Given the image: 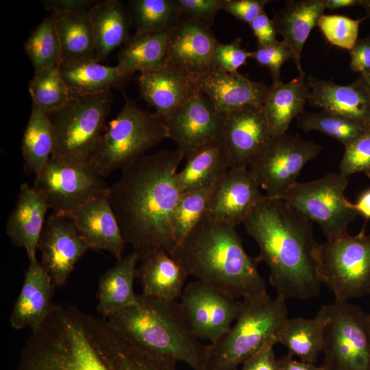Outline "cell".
Here are the masks:
<instances>
[{"mask_svg": "<svg viewBox=\"0 0 370 370\" xmlns=\"http://www.w3.org/2000/svg\"><path fill=\"white\" fill-rule=\"evenodd\" d=\"M323 367L325 370H370L368 314L348 301L327 304Z\"/></svg>", "mask_w": 370, "mask_h": 370, "instance_id": "cell-11", "label": "cell"}, {"mask_svg": "<svg viewBox=\"0 0 370 370\" xmlns=\"http://www.w3.org/2000/svg\"><path fill=\"white\" fill-rule=\"evenodd\" d=\"M349 180L339 172H330L309 182H295L275 197L317 223L327 241L347 234L358 214L345 196Z\"/></svg>", "mask_w": 370, "mask_h": 370, "instance_id": "cell-10", "label": "cell"}, {"mask_svg": "<svg viewBox=\"0 0 370 370\" xmlns=\"http://www.w3.org/2000/svg\"><path fill=\"white\" fill-rule=\"evenodd\" d=\"M103 178L90 164H60L50 159L35 175L33 187L52 212L69 216L84 204L108 193Z\"/></svg>", "mask_w": 370, "mask_h": 370, "instance_id": "cell-13", "label": "cell"}, {"mask_svg": "<svg viewBox=\"0 0 370 370\" xmlns=\"http://www.w3.org/2000/svg\"><path fill=\"white\" fill-rule=\"evenodd\" d=\"M298 125L305 132L317 131L342 143L344 147L370 127L350 118L326 110L303 112L297 116Z\"/></svg>", "mask_w": 370, "mask_h": 370, "instance_id": "cell-38", "label": "cell"}, {"mask_svg": "<svg viewBox=\"0 0 370 370\" xmlns=\"http://www.w3.org/2000/svg\"><path fill=\"white\" fill-rule=\"evenodd\" d=\"M184 158L186 164L176 175L182 193L212 188L230 169L219 138L201 145Z\"/></svg>", "mask_w": 370, "mask_h": 370, "instance_id": "cell-27", "label": "cell"}, {"mask_svg": "<svg viewBox=\"0 0 370 370\" xmlns=\"http://www.w3.org/2000/svg\"><path fill=\"white\" fill-rule=\"evenodd\" d=\"M51 14L60 44L61 62L95 59L89 12Z\"/></svg>", "mask_w": 370, "mask_h": 370, "instance_id": "cell-35", "label": "cell"}, {"mask_svg": "<svg viewBox=\"0 0 370 370\" xmlns=\"http://www.w3.org/2000/svg\"><path fill=\"white\" fill-rule=\"evenodd\" d=\"M54 143L53 127L48 115L32 102L21 141L24 171L27 174L36 175L45 168L51 157Z\"/></svg>", "mask_w": 370, "mask_h": 370, "instance_id": "cell-36", "label": "cell"}, {"mask_svg": "<svg viewBox=\"0 0 370 370\" xmlns=\"http://www.w3.org/2000/svg\"><path fill=\"white\" fill-rule=\"evenodd\" d=\"M366 18L354 19L338 14H323L317 26L330 43L349 51L358 40L360 24Z\"/></svg>", "mask_w": 370, "mask_h": 370, "instance_id": "cell-42", "label": "cell"}, {"mask_svg": "<svg viewBox=\"0 0 370 370\" xmlns=\"http://www.w3.org/2000/svg\"><path fill=\"white\" fill-rule=\"evenodd\" d=\"M291 354H288L278 360L279 370H325L322 365L297 360Z\"/></svg>", "mask_w": 370, "mask_h": 370, "instance_id": "cell-52", "label": "cell"}, {"mask_svg": "<svg viewBox=\"0 0 370 370\" xmlns=\"http://www.w3.org/2000/svg\"><path fill=\"white\" fill-rule=\"evenodd\" d=\"M69 217L89 249L107 251L117 260L123 256L126 243L108 193L84 204Z\"/></svg>", "mask_w": 370, "mask_h": 370, "instance_id": "cell-20", "label": "cell"}, {"mask_svg": "<svg viewBox=\"0 0 370 370\" xmlns=\"http://www.w3.org/2000/svg\"><path fill=\"white\" fill-rule=\"evenodd\" d=\"M180 303L196 336L214 344L232 327L242 301L195 280L185 286Z\"/></svg>", "mask_w": 370, "mask_h": 370, "instance_id": "cell-14", "label": "cell"}, {"mask_svg": "<svg viewBox=\"0 0 370 370\" xmlns=\"http://www.w3.org/2000/svg\"><path fill=\"white\" fill-rule=\"evenodd\" d=\"M225 0H176L181 18L197 22L211 28Z\"/></svg>", "mask_w": 370, "mask_h": 370, "instance_id": "cell-45", "label": "cell"}, {"mask_svg": "<svg viewBox=\"0 0 370 370\" xmlns=\"http://www.w3.org/2000/svg\"><path fill=\"white\" fill-rule=\"evenodd\" d=\"M248 167L230 168L212 188L206 215L236 227L243 223L264 197Z\"/></svg>", "mask_w": 370, "mask_h": 370, "instance_id": "cell-17", "label": "cell"}, {"mask_svg": "<svg viewBox=\"0 0 370 370\" xmlns=\"http://www.w3.org/2000/svg\"><path fill=\"white\" fill-rule=\"evenodd\" d=\"M349 66L353 72L370 74V35L356 41L349 50Z\"/></svg>", "mask_w": 370, "mask_h": 370, "instance_id": "cell-50", "label": "cell"}, {"mask_svg": "<svg viewBox=\"0 0 370 370\" xmlns=\"http://www.w3.org/2000/svg\"><path fill=\"white\" fill-rule=\"evenodd\" d=\"M58 67L71 95H92L121 88L131 77L121 74L116 66L103 65L95 59L61 62Z\"/></svg>", "mask_w": 370, "mask_h": 370, "instance_id": "cell-33", "label": "cell"}, {"mask_svg": "<svg viewBox=\"0 0 370 370\" xmlns=\"http://www.w3.org/2000/svg\"><path fill=\"white\" fill-rule=\"evenodd\" d=\"M241 42V38H236L227 44L219 42L213 52V66L229 73L238 72V69L245 64L251 56V51L243 49Z\"/></svg>", "mask_w": 370, "mask_h": 370, "instance_id": "cell-46", "label": "cell"}, {"mask_svg": "<svg viewBox=\"0 0 370 370\" xmlns=\"http://www.w3.org/2000/svg\"><path fill=\"white\" fill-rule=\"evenodd\" d=\"M286 299L268 293L242 299L234 323L215 343H210L206 370H236L276 336L288 319Z\"/></svg>", "mask_w": 370, "mask_h": 370, "instance_id": "cell-6", "label": "cell"}, {"mask_svg": "<svg viewBox=\"0 0 370 370\" xmlns=\"http://www.w3.org/2000/svg\"><path fill=\"white\" fill-rule=\"evenodd\" d=\"M360 5L365 8L367 17L370 19V0H360Z\"/></svg>", "mask_w": 370, "mask_h": 370, "instance_id": "cell-56", "label": "cell"}, {"mask_svg": "<svg viewBox=\"0 0 370 370\" xmlns=\"http://www.w3.org/2000/svg\"><path fill=\"white\" fill-rule=\"evenodd\" d=\"M222 114L201 92L165 120L168 138L184 153L214 139L219 138Z\"/></svg>", "mask_w": 370, "mask_h": 370, "instance_id": "cell-19", "label": "cell"}, {"mask_svg": "<svg viewBox=\"0 0 370 370\" xmlns=\"http://www.w3.org/2000/svg\"><path fill=\"white\" fill-rule=\"evenodd\" d=\"M184 158L179 148L143 155L109 186V199L122 235L138 260L158 250L171 256L177 245L172 221L182 194L176 175Z\"/></svg>", "mask_w": 370, "mask_h": 370, "instance_id": "cell-2", "label": "cell"}, {"mask_svg": "<svg viewBox=\"0 0 370 370\" xmlns=\"http://www.w3.org/2000/svg\"><path fill=\"white\" fill-rule=\"evenodd\" d=\"M267 0H225L222 10L249 24L264 11Z\"/></svg>", "mask_w": 370, "mask_h": 370, "instance_id": "cell-47", "label": "cell"}, {"mask_svg": "<svg viewBox=\"0 0 370 370\" xmlns=\"http://www.w3.org/2000/svg\"><path fill=\"white\" fill-rule=\"evenodd\" d=\"M34 71L59 66L61 48L51 16L45 18L30 34L24 45Z\"/></svg>", "mask_w": 370, "mask_h": 370, "instance_id": "cell-39", "label": "cell"}, {"mask_svg": "<svg viewBox=\"0 0 370 370\" xmlns=\"http://www.w3.org/2000/svg\"><path fill=\"white\" fill-rule=\"evenodd\" d=\"M95 42V59L105 60L130 36L132 26L127 8L119 0L98 1L89 11Z\"/></svg>", "mask_w": 370, "mask_h": 370, "instance_id": "cell-29", "label": "cell"}, {"mask_svg": "<svg viewBox=\"0 0 370 370\" xmlns=\"http://www.w3.org/2000/svg\"><path fill=\"white\" fill-rule=\"evenodd\" d=\"M165 138V121L125 96L122 109L107 125L89 164L105 177L123 170Z\"/></svg>", "mask_w": 370, "mask_h": 370, "instance_id": "cell-8", "label": "cell"}, {"mask_svg": "<svg viewBox=\"0 0 370 370\" xmlns=\"http://www.w3.org/2000/svg\"><path fill=\"white\" fill-rule=\"evenodd\" d=\"M127 8L135 33L171 32L181 20L176 0H130Z\"/></svg>", "mask_w": 370, "mask_h": 370, "instance_id": "cell-37", "label": "cell"}, {"mask_svg": "<svg viewBox=\"0 0 370 370\" xmlns=\"http://www.w3.org/2000/svg\"><path fill=\"white\" fill-rule=\"evenodd\" d=\"M368 321H369V325L370 327V312L368 314Z\"/></svg>", "mask_w": 370, "mask_h": 370, "instance_id": "cell-57", "label": "cell"}, {"mask_svg": "<svg viewBox=\"0 0 370 370\" xmlns=\"http://www.w3.org/2000/svg\"><path fill=\"white\" fill-rule=\"evenodd\" d=\"M243 224L278 295L305 300L319 295L312 221L283 199L265 195Z\"/></svg>", "mask_w": 370, "mask_h": 370, "instance_id": "cell-3", "label": "cell"}, {"mask_svg": "<svg viewBox=\"0 0 370 370\" xmlns=\"http://www.w3.org/2000/svg\"><path fill=\"white\" fill-rule=\"evenodd\" d=\"M309 91L305 72L287 83L269 86L262 108L271 135L286 132L292 121L304 112Z\"/></svg>", "mask_w": 370, "mask_h": 370, "instance_id": "cell-31", "label": "cell"}, {"mask_svg": "<svg viewBox=\"0 0 370 370\" xmlns=\"http://www.w3.org/2000/svg\"><path fill=\"white\" fill-rule=\"evenodd\" d=\"M360 0H328L327 9L334 10L338 8L360 5Z\"/></svg>", "mask_w": 370, "mask_h": 370, "instance_id": "cell-54", "label": "cell"}, {"mask_svg": "<svg viewBox=\"0 0 370 370\" xmlns=\"http://www.w3.org/2000/svg\"><path fill=\"white\" fill-rule=\"evenodd\" d=\"M29 92L32 102L46 113L60 109L71 97L58 66L35 72L29 82Z\"/></svg>", "mask_w": 370, "mask_h": 370, "instance_id": "cell-40", "label": "cell"}, {"mask_svg": "<svg viewBox=\"0 0 370 370\" xmlns=\"http://www.w3.org/2000/svg\"><path fill=\"white\" fill-rule=\"evenodd\" d=\"M197 84L221 114L247 106H262L269 88L239 72L229 73L215 66L201 76Z\"/></svg>", "mask_w": 370, "mask_h": 370, "instance_id": "cell-21", "label": "cell"}, {"mask_svg": "<svg viewBox=\"0 0 370 370\" xmlns=\"http://www.w3.org/2000/svg\"><path fill=\"white\" fill-rule=\"evenodd\" d=\"M212 188L182 194L172 221L173 235L177 245L206 215Z\"/></svg>", "mask_w": 370, "mask_h": 370, "instance_id": "cell-41", "label": "cell"}, {"mask_svg": "<svg viewBox=\"0 0 370 370\" xmlns=\"http://www.w3.org/2000/svg\"><path fill=\"white\" fill-rule=\"evenodd\" d=\"M137 82L141 98L164 121L201 92L197 81L169 66L140 73Z\"/></svg>", "mask_w": 370, "mask_h": 370, "instance_id": "cell-22", "label": "cell"}, {"mask_svg": "<svg viewBox=\"0 0 370 370\" xmlns=\"http://www.w3.org/2000/svg\"><path fill=\"white\" fill-rule=\"evenodd\" d=\"M219 42L211 28L181 18L171 32L164 66L175 69L197 82L214 67L212 56Z\"/></svg>", "mask_w": 370, "mask_h": 370, "instance_id": "cell-18", "label": "cell"}, {"mask_svg": "<svg viewBox=\"0 0 370 370\" xmlns=\"http://www.w3.org/2000/svg\"><path fill=\"white\" fill-rule=\"evenodd\" d=\"M328 320L327 304L323 305L313 318L288 317L276 336L277 343L300 360L315 363L323 351Z\"/></svg>", "mask_w": 370, "mask_h": 370, "instance_id": "cell-32", "label": "cell"}, {"mask_svg": "<svg viewBox=\"0 0 370 370\" xmlns=\"http://www.w3.org/2000/svg\"><path fill=\"white\" fill-rule=\"evenodd\" d=\"M275 338L268 341L260 350L246 360L240 370H279L273 347Z\"/></svg>", "mask_w": 370, "mask_h": 370, "instance_id": "cell-48", "label": "cell"}, {"mask_svg": "<svg viewBox=\"0 0 370 370\" xmlns=\"http://www.w3.org/2000/svg\"><path fill=\"white\" fill-rule=\"evenodd\" d=\"M106 320L148 352L185 362L193 370H206L210 344L196 336L177 300L138 295L136 304Z\"/></svg>", "mask_w": 370, "mask_h": 370, "instance_id": "cell-5", "label": "cell"}, {"mask_svg": "<svg viewBox=\"0 0 370 370\" xmlns=\"http://www.w3.org/2000/svg\"><path fill=\"white\" fill-rule=\"evenodd\" d=\"M137 256L132 251L118 260L100 278L97 292L98 313L106 319L137 302L134 281L137 278Z\"/></svg>", "mask_w": 370, "mask_h": 370, "instance_id": "cell-30", "label": "cell"}, {"mask_svg": "<svg viewBox=\"0 0 370 370\" xmlns=\"http://www.w3.org/2000/svg\"><path fill=\"white\" fill-rule=\"evenodd\" d=\"M316 258L319 278L334 300L370 295V234H365V225L356 235L319 243Z\"/></svg>", "mask_w": 370, "mask_h": 370, "instance_id": "cell-9", "label": "cell"}, {"mask_svg": "<svg viewBox=\"0 0 370 370\" xmlns=\"http://www.w3.org/2000/svg\"><path fill=\"white\" fill-rule=\"evenodd\" d=\"M328 0H291L274 14L273 22L277 34L281 35L291 49L293 60L299 73L301 57L310 33L317 25L327 9Z\"/></svg>", "mask_w": 370, "mask_h": 370, "instance_id": "cell-26", "label": "cell"}, {"mask_svg": "<svg viewBox=\"0 0 370 370\" xmlns=\"http://www.w3.org/2000/svg\"><path fill=\"white\" fill-rule=\"evenodd\" d=\"M38 249L40 263L53 284L61 286L89 248L69 216L51 212L46 219Z\"/></svg>", "mask_w": 370, "mask_h": 370, "instance_id": "cell-16", "label": "cell"}, {"mask_svg": "<svg viewBox=\"0 0 370 370\" xmlns=\"http://www.w3.org/2000/svg\"><path fill=\"white\" fill-rule=\"evenodd\" d=\"M113 99L111 90L71 95L62 108L47 113L55 136L50 159L60 164H89L106 128Z\"/></svg>", "mask_w": 370, "mask_h": 370, "instance_id": "cell-7", "label": "cell"}, {"mask_svg": "<svg viewBox=\"0 0 370 370\" xmlns=\"http://www.w3.org/2000/svg\"><path fill=\"white\" fill-rule=\"evenodd\" d=\"M171 32L131 35L118 55L116 66L121 74L131 77L137 71L140 73L164 67Z\"/></svg>", "mask_w": 370, "mask_h": 370, "instance_id": "cell-34", "label": "cell"}, {"mask_svg": "<svg viewBox=\"0 0 370 370\" xmlns=\"http://www.w3.org/2000/svg\"><path fill=\"white\" fill-rule=\"evenodd\" d=\"M358 78L361 80L370 96V74L360 75Z\"/></svg>", "mask_w": 370, "mask_h": 370, "instance_id": "cell-55", "label": "cell"}, {"mask_svg": "<svg viewBox=\"0 0 370 370\" xmlns=\"http://www.w3.org/2000/svg\"><path fill=\"white\" fill-rule=\"evenodd\" d=\"M257 40L258 47H267L276 43V30L273 20L263 11L248 24Z\"/></svg>", "mask_w": 370, "mask_h": 370, "instance_id": "cell-49", "label": "cell"}, {"mask_svg": "<svg viewBox=\"0 0 370 370\" xmlns=\"http://www.w3.org/2000/svg\"><path fill=\"white\" fill-rule=\"evenodd\" d=\"M236 227L206 215L175 249L172 256L188 276L238 300L267 291L258 256L245 250Z\"/></svg>", "mask_w": 370, "mask_h": 370, "instance_id": "cell-4", "label": "cell"}, {"mask_svg": "<svg viewBox=\"0 0 370 370\" xmlns=\"http://www.w3.org/2000/svg\"><path fill=\"white\" fill-rule=\"evenodd\" d=\"M306 79L310 90L308 98L310 105L370 127V96L358 77L347 85L312 75H308Z\"/></svg>", "mask_w": 370, "mask_h": 370, "instance_id": "cell-24", "label": "cell"}, {"mask_svg": "<svg viewBox=\"0 0 370 370\" xmlns=\"http://www.w3.org/2000/svg\"><path fill=\"white\" fill-rule=\"evenodd\" d=\"M96 0H45L42 3L48 11L60 13L89 12Z\"/></svg>", "mask_w": 370, "mask_h": 370, "instance_id": "cell-51", "label": "cell"}, {"mask_svg": "<svg viewBox=\"0 0 370 370\" xmlns=\"http://www.w3.org/2000/svg\"><path fill=\"white\" fill-rule=\"evenodd\" d=\"M176 363L137 346L106 319L54 304L27 339L17 370H177Z\"/></svg>", "mask_w": 370, "mask_h": 370, "instance_id": "cell-1", "label": "cell"}, {"mask_svg": "<svg viewBox=\"0 0 370 370\" xmlns=\"http://www.w3.org/2000/svg\"><path fill=\"white\" fill-rule=\"evenodd\" d=\"M48 209L38 191L27 183L21 184L5 231L14 246L25 249L29 262L37 260L36 251Z\"/></svg>", "mask_w": 370, "mask_h": 370, "instance_id": "cell-25", "label": "cell"}, {"mask_svg": "<svg viewBox=\"0 0 370 370\" xmlns=\"http://www.w3.org/2000/svg\"><path fill=\"white\" fill-rule=\"evenodd\" d=\"M55 285L44 267L37 260L29 262L20 293L10 317L13 329L40 328L53 306Z\"/></svg>", "mask_w": 370, "mask_h": 370, "instance_id": "cell-23", "label": "cell"}, {"mask_svg": "<svg viewBox=\"0 0 370 370\" xmlns=\"http://www.w3.org/2000/svg\"><path fill=\"white\" fill-rule=\"evenodd\" d=\"M139 262L136 278L143 295L166 300L181 297L188 275L167 252L153 251Z\"/></svg>", "mask_w": 370, "mask_h": 370, "instance_id": "cell-28", "label": "cell"}, {"mask_svg": "<svg viewBox=\"0 0 370 370\" xmlns=\"http://www.w3.org/2000/svg\"><path fill=\"white\" fill-rule=\"evenodd\" d=\"M349 206L358 214L367 219H370V189L365 191L356 204L349 202Z\"/></svg>", "mask_w": 370, "mask_h": 370, "instance_id": "cell-53", "label": "cell"}, {"mask_svg": "<svg viewBox=\"0 0 370 370\" xmlns=\"http://www.w3.org/2000/svg\"><path fill=\"white\" fill-rule=\"evenodd\" d=\"M323 147L298 135L283 133L270 139L248 166L269 197H277L297 182L301 169Z\"/></svg>", "mask_w": 370, "mask_h": 370, "instance_id": "cell-12", "label": "cell"}, {"mask_svg": "<svg viewBox=\"0 0 370 370\" xmlns=\"http://www.w3.org/2000/svg\"><path fill=\"white\" fill-rule=\"evenodd\" d=\"M362 172L370 179V127L345 147L339 173L345 177Z\"/></svg>", "mask_w": 370, "mask_h": 370, "instance_id": "cell-43", "label": "cell"}, {"mask_svg": "<svg viewBox=\"0 0 370 370\" xmlns=\"http://www.w3.org/2000/svg\"><path fill=\"white\" fill-rule=\"evenodd\" d=\"M271 136L262 106H247L222 114L219 139L230 168L248 167Z\"/></svg>", "mask_w": 370, "mask_h": 370, "instance_id": "cell-15", "label": "cell"}, {"mask_svg": "<svg viewBox=\"0 0 370 370\" xmlns=\"http://www.w3.org/2000/svg\"><path fill=\"white\" fill-rule=\"evenodd\" d=\"M250 58L254 59L258 65L267 68L271 73L273 84L282 82L280 70L282 64L289 59H293L291 48L284 40L263 47H258L251 51Z\"/></svg>", "mask_w": 370, "mask_h": 370, "instance_id": "cell-44", "label": "cell"}]
</instances>
